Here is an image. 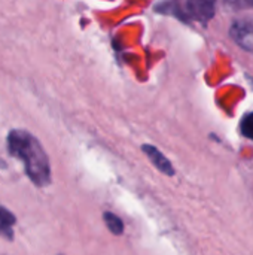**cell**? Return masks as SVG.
Segmentation results:
<instances>
[{"mask_svg": "<svg viewBox=\"0 0 253 255\" xmlns=\"http://www.w3.org/2000/svg\"><path fill=\"white\" fill-rule=\"evenodd\" d=\"M7 151L24 163L28 179L39 188L51 184V164L40 142L25 130H12L7 134Z\"/></svg>", "mask_w": 253, "mask_h": 255, "instance_id": "obj_1", "label": "cell"}, {"mask_svg": "<svg viewBox=\"0 0 253 255\" xmlns=\"http://www.w3.org/2000/svg\"><path fill=\"white\" fill-rule=\"evenodd\" d=\"M230 36L243 51L253 54V19L240 18L230 27Z\"/></svg>", "mask_w": 253, "mask_h": 255, "instance_id": "obj_2", "label": "cell"}, {"mask_svg": "<svg viewBox=\"0 0 253 255\" xmlns=\"http://www.w3.org/2000/svg\"><path fill=\"white\" fill-rule=\"evenodd\" d=\"M185 12L194 21L206 24L215 16L216 0H186Z\"/></svg>", "mask_w": 253, "mask_h": 255, "instance_id": "obj_3", "label": "cell"}, {"mask_svg": "<svg viewBox=\"0 0 253 255\" xmlns=\"http://www.w3.org/2000/svg\"><path fill=\"white\" fill-rule=\"evenodd\" d=\"M142 151L145 152V155L151 160V163L164 175L167 176H173L174 175V167L171 164V161L154 145H143Z\"/></svg>", "mask_w": 253, "mask_h": 255, "instance_id": "obj_4", "label": "cell"}, {"mask_svg": "<svg viewBox=\"0 0 253 255\" xmlns=\"http://www.w3.org/2000/svg\"><path fill=\"white\" fill-rule=\"evenodd\" d=\"M15 224H16L15 215L9 209L0 206V238L12 242L13 241V230H12V227Z\"/></svg>", "mask_w": 253, "mask_h": 255, "instance_id": "obj_5", "label": "cell"}, {"mask_svg": "<svg viewBox=\"0 0 253 255\" xmlns=\"http://www.w3.org/2000/svg\"><path fill=\"white\" fill-rule=\"evenodd\" d=\"M103 218H104L106 227H107L115 236H121V235L124 233V223H122V220H121L118 215H115V214H112V212H104Z\"/></svg>", "mask_w": 253, "mask_h": 255, "instance_id": "obj_6", "label": "cell"}, {"mask_svg": "<svg viewBox=\"0 0 253 255\" xmlns=\"http://www.w3.org/2000/svg\"><path fill=\"white\" fill-rule=\"evenodd\" d=\"M240 131L245 137L253 140V112L243 117V120L240 123Z\"/></svg>", "mask_w": 253, "mask_h": 255, "instance_id": "obj_7", "label": "cell"}, {"mask_svg": "<svg viewBox=\"0 0 253 255\" xmlns=\"http://www.w3.org/2000/svg\"><path fill=\"white\" fill-rule=\"evenodd\" d=\"M225 6H230L233 9L253 7V0H225Z\"/></svg>", "mask_w": 253, "mask_h": 255, "instance_id": "obj_8", "label": "cell"}]
</instances>
